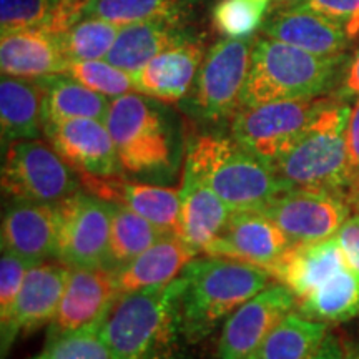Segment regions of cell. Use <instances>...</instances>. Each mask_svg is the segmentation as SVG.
Segmentation results:
<instances>
[{
	"label": "cell",
	"instance_id": "cell-1",
	"mask_svg": "<svg viewBox=\"0 0 359 359\" xmlns=\"http://www.w3.org/2000/svg\"><path fill=\"white\" fill-rule=\"evenodd\" d=\"M182 276L160 286L118 296L102 321L100 336L110 359H177L178 296Z\"/></svg>",
	"mask_w": 359,
	"mask_h": 359
},
{
	"label": "cell",
	"instance_id": "cell-2",
	"mask_svg": "<svg viewBox=\"0 0 359 359\" xmlns=\"http://www.w3.org/2000/svg\"><path fill=\"white\" fill-rule=\"evenodd\" d=\"M178 320L188 343H200L268 286L266 269L228 258H195L180 273Z\"/></svg>",
	"mask_w": 359,
	"mask_h": 359
},
{
	"label": "cell",
	"instance_id": "cell-3",
	"mask_svg": "<svg viewBox=\"0 0 359 359\" xmlns=\"http://www.w3.org/2000/svg\"><path fill=\"white\" fill-rule=\"evenodd\" d=\"M346 65V55H314L262 35L255 40L240 109L336 93Z\"/></svg>",
	"mask_w": 359,
	"mask_h": 359
},
{
	"label": "cell",
	"instance_id": "cell-4",
	"mask_svg": "<svg viewBox=\"0 0 359 359\" xmlns=\"http://www.w3.org/2000/svg\"><path fill=\"white\" fill-rule=\"evenodd\" d=\"M185 165L208 183L233 212H259L268 201L291 188L275 168L223 135L206 133L191 140Z\"/></svg>",
	"mask_w": 359,
	"mask_h": 359
},
{
	"label": "cell",
	"instance_id": "cell-5",
	"mask_svg": "<svg viewBox=\"0 0 359 359\" xmlns=\"http://www.w3.org/2000/svg\"><path fill=\"white\" fill-rule=\"evenodd\" d=\"M353 105L333 95L298 142L273 165L291 188L351 193L346 132Z\"/></svg>",
	"mask_w": 359,
	"mask_h": 359
},
{
	"label": "cell",
	"instance_id": "cell-6",
	"mask_svg": "<svg viewBox=\"0 0 359 359\" xmlns=\"http://www.w3.org/2000/svg\"><path fill=\"white\" fill-rule=\"evenodd\" d=\"M114 138L123 170L160 173L173 165L172 137L158 107L138 92L110 102L103 120Z\"/></svg>",
	"mask_w": 359,
	"mask_h": 359
},
{
	"label": "cell",
	"instance_id": "cell-7",
	"mask_svg": "<svg viewBox=\"0 0 359 359\" xmlns=\"http://www.w3.org/2000/svg\"><path fill=\"white\" fill-rule=\"evenodd\" d=\"M333 97L269 102L240 109L231 120V138L248 154L273 167L306 132Z\"/></svg>",
	"mask_w": 359,
	"mask_h": 359
},
{
	"label": "cell",
	"instance_id": "cell-8",
	"mask_svg": "<svg viewBox=\"0 0 359 359\" xmlns=\"http://www.w3.org/2000/svg\"><path fill=\"white\" fill-rule=\"evenodd\" d=\"M82 188L80 175L50 143L17 140L7 148L2 190L15 200L57 205Z\"/></svg>",
	"mask_w": 359,
	"mask_h": 359
},
{
	"label": "cell",
	"instance_id": "cell-9",
	"mask_svg": "<svg viewBox=\"0 0 359 359\" xmlns=\"http://www.w3.org/2000/svg\"><path fill=\"white\" fill-rule=\"evenodd\" d=\"M278 224L291 245L314 243L338 235L351 217L349 193L316 188H290L259 210Z\"/></svg>",
	"mask_w": 359,
	"mask_h": 359
},
{
	"label": "cell",
	"instance_id": "cell-10",
	"mask_svg": "<svg viewBox=\"0 0 359 359\" xmlns=\"http://www.w3.org/2000/svg\"><path fill=\"white\" fill-rule=\"evenodd\" d=\"M255 40L257 37L251 35L228 37L215 43L206 53L193 93L195 109L201 118L218 122L240 110Z\"/></svg>",
	"mask_w": 359,
	"mask_h": 359
},
{
	"label": "cell",
	"instance_id": "cell-11",
	"mask_svg": "<svg viewBox=\"0 0 359 359\" xmlns=\"http://www.w3.org/2000/svg\"><path fill=\"white\" fill-rule=\"evenodd\" d=\"M57 208L55 259L70 268H109L110 215L107 201L82 190Z\"/></svg>",
	"mask_w": 359,
	"mask_h": 359
},
{
	"label": "cell",
	"instance_id": "cell-12",
	"mask_svg": "<svg viewBox=\"0 0 359 359\" xmlns=\"http://www.w3.org/2000/svg\"><path fill=\"white\" fill-rule=\"evenodd\" d=\"M70 266L62 262H43L27 273L13 309L2 323V356L12 344L39 327L52 323L70 278Z\"/></svg>",
	"mask_w": 359,
	"mask_h": 359
},
{
	"label": "cell",
	"instance_id": "cell-13",
	"mask_svg": "<svg viewBox=\"0 0 359 359\" xmlns=\"http://www.w3.org/2000/svg\"><path fill=\"white\" fill-rule=\"evenodd\" d=\"M294 309L296 298L285 285L266 286L223 323L218 359H250L278 323Z\"/></svg>",
	"mask_w": 359,
	"mask_h": 359
},
{
	"label": "cell",
	"instance_id": "cell-14",
	"mask_svg": "<svg viewBox=\"0 0 359 359\" xmlns=\"http://www.w3.org/2000/svg\"><path fill=\"white\" fill-rule=\"evenodd\" d=\"M43 135L57 154L79 173L111 177L122 173L114 138L105 122L74 118L45 122Z\"/></svg>",
	"mask_w": 359,
	"mask_h": 359
},
{
	"label": "cell",
	"instance_id": "cell-15",
	"mask_svg": "<svg viewBox=\"0 0 359 359\" xmlns=\"http://www.w3.org/2000/svg\"><path fill=\"white\" fill-rule=\"evenodd\" d=\"M79 175L82 188L90 195L103 201L127 206L132 212L156 224L167 235L182 236V200L177 188L128 182L120 175Z\"/></svg>",
	"mask_w": 359,
	"mask_h": 359
},
{
	"label": "cell",
	"instance_id": "cell-16",
	"mask_svg": "<svg viewBox=\"0 0 359 359\" xmlns=\"http://www.w3.org/2000/svg\"><path fill=\"white\" fill-rule=\"evenodd\" d=\"M118 296L114 269L72 268L65 293L50 323L48 339L103 321Z\"/></svg>",
	"mask_w": 359,
	"mask_h": 359
},
{
	"label": "cell",
	"instance_id": "cell-17",
	"mask_svg": "<svg viewBox=\"0 0 359 359\" xmlns=\"http://www.w3.org/2000/svg\"><path fill=\"white\" fill-rule=\"evenodd\" d=\"M290 240L266 215L255 210L233 212L224 230L205 255L250 263L269 271L290 248Z\"/></svg>",
	"mask_w": 359,
	"mask_h": 359
},
{
	"label": "cell",
	"instance_id": "cell-18",
	"mask_svg": "<svg viewBox=\"0 0 359 359\" xmlns=\"http://www.w3.org/2000/svg\"><path fill=\"white\" fill-rule=\"evenodd\" d=\"M262 35L321 57L346 55L354 42L343 27L293 2H278L268 12Z\"/></svg>",
	"mask_w": 359,
	"mask_h": 359
},
{
	"label": "cell",
	"instance_id": "cell-19",
	"mask_svg": "<svg viewBox=\"0 0 359 359\" xmlns=\"http://www.w3.org/2000/svg\"><path fill=\"white\" fill-rule=\"evenodd\" d=\"M348 266L338 238L333 236L314 243L290 245L268 273L294 294L298 304Z\"/></svg>",
	"mask_w": 359,
	"mask_h": 359
},
{
	"label": "cell",
	"instance_id": "cell-20",
	"mask_svg": "<svg viewBox=\"0 0 359 359\" xmlns=\"http://www.w3.org/2000/svg\"><path fill=\"white\" fill-rule=\"evenodd\" d=\"M57 226L55 205L15 200L2 218V251H11L34 266L55 258Z\"/></svg>",
	"mask_w": 359,
	"mask_h": 359
},
{
	"label": "cell",
	"instance_id": "cell-21",
	"mask_svg": "<svg viewBox=\"0 0 359 359\" xmlns=\"http://www.w3.org/2000/svg\"><path fill=\"white\" fill-rule=\"evenodd\" d=\"M200 40H187L161 52L133 74L137 92L161 102H178L190 92L205 60Z\"/></svg>",
	"mask_w": 359,
	"mask_h": 359
},
{
	"label": "cell",
	"instance_id": "cell-22",
	"mask_svg": "<svg viewBox=\"0 0 359 359\" xmlns=\"http://www.w3.org/2000/svg\"><path fill=\"white\" fill-rule=\"evenodd\" d=\"M188 34L182 24V15L135 22L122 25L110 48L107 62L128 74H137L161 52L187 42Z\"/></svg>",
	"mask_w": 359,
	"mask_h": 359
},
{
	"label": "cell",
	"instance_id": "cell-23",
	"mask_svg": "<svg viewBox=\"0 0 359 359\" xmlns=\"http://www.w3.org/2000/svg\"><path fill=\"white\" fill-rule=\"evenodd\" d=\"M180 200L183 240L205 253L230 222L233 210L188 165L183 168Z\"/></svg>",
	"mask_w": 359,
	"mask_h": 359
},
{
	"label": "cell",
	"instance_id": "cell-24",
	"mask_svg": "<svg viewBox=\"0 0 359 359\" xmlns=\"http://www.w3.org/2000/svg\"><path fill=\"white\" fill-rule=\"evenodd\" d=\"M198 253L182 236L165 235L133 262L114 269L120 296L173 281Z\"/></svg>",
	"mask_w": 359,
	"mask_h": 359
},
{
	"label": "cell",
	"instance_id": "cell-25",
	"mask_svg": "<svg viewBox=\"0 0 359 359\" xmlns=\"http://www.w3.org/2000/svg\"><path fill=\"white\" fill-rule=\"evenodd\" d=\"M69 64L57 35L42 29H25L2 35L0 67L4 75L40 79L64 74Z\"/></svg>",
	"mask_w": 359,
	"mask_h": 359
},
{
	"label": "cell",
	"instance_id": "cell-26",
	"mask_svg": "<svg viewBox=\"0 0 359 359\" xmlns=\"http://www.w3.org/2000/svg\"><path fill=\"white\" fill-rule=\"evenodd\" d=\"M43 90L37 79L4 75L0 82V127L4 145L39 140L43 133Z\"/></svg>",
	"mask_w": 359,
	"mask_h": 359
},
{
	"label": "cell",
	"instance_id": "cell-27",
	"mask_svg": "<svg viewBox=\"0 0 359 359\" xmlns=\"http://www.w3.org/2000/svg\"><path fill=\"white\" fill-rule=\"evenodd\" d=\"M43 90V123L74 118L105 120L110 109L109 97L93 92L65 74L37 79Z\"/></svg>",
	"mask_w": 359,
	"mask_h": 359
},
{
	"label": "cell",
	"instance_id": "cell-28",
	"mask_svg": "<svg viewBox=\"0 0 359 359\" xmlns=\"http://www.w3.org/2000/svg\"><path fill=\"white\" fill-rule=\"evenodd\" d=\"M327 336V325L291 311L275 326L250 359H311Z\"/></svg>",
	"mask_w": 359,
	"mask_h": 359
},
{
	"label": "cell",
	"instance_id": "cell-29",
	"mask_svg": "<svg viewBox=\"0 0 359 359\" xmlns=\"http://www.w3.org/2000/svg\"><path fill=\"white\" fill-rule=\"evenodd\" d=\"M299 314L320 323H343L359 313V273L344 268L321 288L296 304Z\"/></svg>",
	"mask_w": 359,
	"mask_h": 359
},
{
	"label": "cell",
	"instance_id": "cell-30",
	"mask_svg": "<svg viewBox=\"0 0 359 359\" xmlns=\"http://www.w3.org/2000/svg\"><path fill=\"white\" fill-rule=\"evenodd\" d=\"M110 215L109 268L116 269L133 262L167 233L127 206L107 201Z\"/></svg>",
	"mask_w": 359,
	"mask_h": 359
},
{
	"label": "cell",
	"instance_id": "cell-31",
	"mask_svg": "<svg viewBox=\"0 0 359 359\" xmlns=\"http://www.w3.org/2000/svg\"><path fill=\"white\" fill-rule=\"evenodd\" d=\"M118 32L120 25L114 22L83 17L67 32L58 35V42L69 62L103 60L114 47Z\"/></svg>",
	"mask_w": 359,
	"mask_h": 359
},
{
	"label": "cell",
	"instance_id": "cell-32",
	"mask_svg": "<svg viewBox=\"0 0 359 359\" xmlns=\"http://www.w3.org/2000/svg\"><path fill=\"white\" fill-rule=\"evenodd\" d=\"M187 0H85L83 17L128 25L135 22L183 15Z\"/></svg>",
	"mask_w": 359,
	"mask_h": 359
},
{
	"label": "cell",
	"instance_id": "cell-33",
	"mask_svg": "<svg viewBox=\"0 0 359 359\" xmlns=\"http://www.w3.org/2000/svg\"><path fill=\"white\" fill-rule=\"evenodd\" d=\"M64 74L93 92L110 98L137 92L133 75L111 65L105 58L103 60L70 62Z\"/></svg>",
	"mask_w": 359,
	"mask_h": 359
},
{
	"label": "cell",
	"instance_id": "cell-34",
	"mask_svg": "<svg viewBox=\"0 0 359 359\" xmlns=\"http://www.w3.org/2000/svg\"><path fill=\"white\" fill-rule=\"evenodd\" d=\"M271 0H219L213 8V24L228 37H250L262 27Z\"/></svg>",
	"mask_w": 359,
	"mask_h": 359
},
{
	"label": "cell",
	"instance_id": "cell-35",
	"mask_svg": "<svg viewBox=\"0 0 359 359\" xmlns=\"http://www.w3.org/2000/svg\"><path fill=\"white\" fill-rule=\"evenodd\" d=\"M102 321L48 339L47 346L32 359H110L100 336Z\"/></svg>",
	"mask_w": 359,
	"mask_h": 359
},
{
	"label": "cell",
	"instance_id": "cell-36",
	"mask_svg": "<svg viewBox=\"0 0 359 359\" xmlns=\"http://www.w3.org/2000/svg\"><path fill=\"white\" fill-rule=\"evenodd\" d=\"M62 0H0L2 35L42 29Z\"/></svg>",
	"mask_w": 359,
	"mask_h": 359
},
{
	"label": "cell",
	"instance_id": "cell-37",
	"mask_svg": "<svg viewBox=\"0 0 359 359\" xmlns=\"http://www.w3.org/2000/svg\"><path fill=\"white\" fill-rule=\"evenodd\" d=\"M34 264L25 262L11 251H2L0 258V320H6L13 309L22 285Z\"/></svg>",
	"mask_w": 359,
	"mask_h": 359
},
{
	"label": "cell",
	"instance_id": "cell-38",
	"mask_svg": "<svg viewBox=\"0 0 359 359\" xmlns=\"http://www.w3.org/2000/svg\"><path fill=\"white\" fill-rule=\"evenodd\" d=\"M298 6L320 13L343 27L349 37H359V0H290Z\"/></svg>",
	"mask_w": 359,
	"mask_h": 359
},
{
	"label": "cell",
	"instance_id": "cell-39",
	"mask_svg": "<svg viewBox=\"0 0 359 359\" xmlns=\"http://www.w3.org/2000/svg\"><path fill=\"white\" fill-rule=\"evenodd\" d=\"M346 147L349 178H351V193H354L359 191V98H356V102H354L351 115H349Z\"/></svg>",
	"mask_w": 359,
	"mask_h": 359
},
{
	"label": "cell",
	"instance_id": "cell-40",
	"mask_svg": "<svg viewBox=\"0 0 359 359\" xmlns=\"http://www.w3.org/2000/svg\"><path fill=\"white\" fill-rule=\"evenodd\" d=\"M336 238L344 251L348 263L359 273V213H351V217L339 228Z\"/></svg>",
	"mask_w": 359,
	"mask_h": 359
},
{
	"label": "cell",
	"instance_id": "cell-41",
	"mask_svg": "<svg viewBox=\"0 0 359 359\" xmlns=\"http://www.w3.org/2000/svg\"><path fill=\"white\" fill-rule=\"evenodd\" d=\"M334 95L344 98V100H348V98H359V47L354 52L351 60H348L343 80H341L339 88L336 90Z\"/></svg>",
	"mask_w": 359,
	"mask_h": 359
},
{
	"label": "cell",
	"instance_id": "cell-42",
	"mask_svg": "<svg viewBox=\"0 0 359 359\" xmlns=\"http://www.w3.org/2000/svg\"><path fill=\"white\" fill-rule=\"evenodd\" d=\"M311 359H346V349L339 343V339L333 334H327L320 351Z\"/></svg>",
	"mask_w": 359,
	"mask_h": 359
},
{
	"label": "cell",
	"instance_id": "cell-43",
	"mask_svg": "<svg viewBox=\"0 0 359 359\" xmlns=\"http://www.w3.org/2000/svg\"><path fill=\"white\" fill-rule=\"evenodd\" d=\"M351 203H353V212L359 213V191H354L351 193Z\"/></svg>",
	"mask_w": 359,
	"mask_h": 359
},
{
	"label": "cell",
	"instance_id": "cell-44",
	"mask_svg": "<svg viewBox=\"0 0 359 359\" xmlns=\"http://www.w3.org/2000/svg\"><path fill=\"white\" fill-rule=\"evenodd\" d=\"M346 359H359L358 349H346Z\"/></svg>",
	"mask_w": 359,
	"mask_h": 359
},
{
	"label": "cell",
	"instance_id": "cell-45",
	"mask_svg": "<svg viewBox=\"0 0 359 359\" xmlns=\"http://www.w3.org/2000/svg\"><path fill=\"white\" fill-rule=\"evenodd\" d=\"M271 2H273V0H271ZM278 2H290V0H276V4Z\"/></svg>",
	"mask_w": 359,
	"mask_h": 359
}]
</instances>
